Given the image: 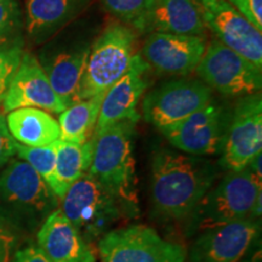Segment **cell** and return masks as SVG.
Wrapping results in <instances>:
<instances>
[{"instance_id": "7", "label": "cell", "mask_w": 262, "mask_h": 262, "mask_svg": "<svg viewBox=\"0 0 262 262\" xmlns=\"http://www.w3.org/2000/svg\"><path fill=\"white\" fill-rule=\"evenodd\" d=\"M98 251L103 262H187L181 244L141 225L110 231L98 241Z\"/></svg>"}, {"instance_id": "16", "label": "cell", "mask_w": 262, "mask_h": 262, "mask_svg": "<svg viewBox=\"0 0 262 262\" xmlns=\"http://www.w3.org/2000/svg\"><path fill=\"white\" fill-rule=\"evenodd\" d=\"M148 68L147 62L136 54L130 70L103 94L94 134L120 122H139L141 116L137 106L147 89Z\"/></svg>"}, {"instance_id": "13", "label": "cell", "mask_w": 262, "mask_h": 262, "mask_svg": "<svg viewBox=\"0 0 262 262\" xmlns=\"http://www.w3.org/2000/svg\"><path fill=\"white\" fill-rule=\"evenodd\" d=\"M206 28L216 40L262 70V34L227 0H198Z\"/></svg>"}, {"instance_id": "18", "label": "cell", "mask_w": 262, "mask_h": 262, "mask_svg": "<svg viewBox=\"0 0 262 262\" xmlns=\"http://www.w3.org/2000/svg\"><path fill=\"white\" fill-rule=\"evenodd\" d=\"M38 248L51 262H96L90 243L79 234L60 208L48 216L37 234Z\"/></svg>"}, {"instance_id": "26", "label": "cell", "mask_w": 262, "mask_h": 262, "mask_svg": "<svg viewBox=\"0 0 262 262\" xmlns=\"http://www.w3.org/2000/svg\"><path fill=\"white\" fill-rule=\"evenodd\" d=\"M111 14L134 28L148 10L152 0H101Z\"/></svg>"}, {"instance_id": "9", "label": "cell", "mask_w": 262, "mask_h": 262, "mask_svg": "<svg viewBox=\"0 0 262 262\" xmlns=\"http://www.w3.org/2000/svg\"><path fill=\"white\" fill-rule=\"evenodd\" d=\"M231 117L219 104L209 102L191 116L160 129L170 145L195 157L221 155Z\"/></svg>"}, {"instance_id": "20", "label": "cell", "mask_w": 262, "mask_h": 262, "mask_svg": "<svg viewBox=\"0 0 262 262\" xmlns=\"http://www.w3.org/2000/svg\"><path fill=\"white\" fill-rule=\"evenodd\" d=\"M90 0H26V27L38 40L50 37L77 17Z\"/></svg>"}, {"instance_id": "27", "label": "cell", "mask_w": 262, "mask_h": 262, "mask_svg": "<svg viewBox=\"0 0 262 262\" xmlns=\"http://www.w3.org/2000/svg\"><path fill=\"white\" fill-rule=\"evenodd\" d=\"M21 27V11L15 0H0V42L12 39Z\"/></svg>"}, {"instance_id": "23", "label": "cell", "mask_w": 262, "mask_h": 262, "mask_svg": "<svg viewBox=\"0 0 262 262\" xmlns=\"http://www.w3.org/2000/svg\"><path fill=\"white\" fill-rule=\"evenodd\" d=\"M103 95L85 98L62 111L58 116L60 140L85 143L93 139Z\"/></svg>"}, {"instance_id": "25", "label": "cell", "mask_w": 262, "mask_h": 262, "mask_svg": "<svg viewBox=\"0 0 262 262\" xmlns=\"http://www.w3.org/2000/svg\"><path fill=\"white\" fill-rule=\"evenodd\" d=\"M21 45L15 41L0 42V104L21 62Z\"/></svg>"}, {"instance_id": "22", "label": "cell", "mask_w": 262, "mask_h": 262, "mask_svg": "<svg viewBox=\"0 0 262 262\" xmlns=\"http://www.w3.org/2000/svg\"><path fill=\"white\" fill-rule=\"evenodd\" d=\"M56 196L63 198L67 189L89 171L93 159L94 140L85 143L68 142L58 139L56 142Z\"/></svg>"}, {"instance_id": "21", "label": "cell", "mask_w": 262, "mask_h": 262, "mask_svg": "<svg viewBox=\"0 0 262 262\" xmlns=\"http://www.w3.org/2000/svg\"><path fill=\"white\" fill-rule=\"evenodd\" d=\"M6 125L16 142L25 146H48L60 139L57 120L47 111L25 107L11 111Z\"/></svg>"}, {"instance_id": "24", "label": "cell", "mask_w": 262, "mask_h": 262, "mask_svg": "<svg viewBox=\"0 0 262 262\" xmlns=\"http://www.w3.org/2000/svg\"><path fill=\"white\" fill-rule=\"evenodd\" d=\"M56 142V141H55ZM48 146H25L16 142L15 150L17 156L26 163H28L37 171L40 178L47 182L56 195V143Z\"/></svg>"}, {"instance_id": "8", "label": "cell", "mask_w": 262, "mask_h": 262, "mask_svg": "<svg viewBox=\"0 0 262 262\" xmlns=\"http://www.w3.org/2000/svg\"><path fill=\"white\" fill-rule=\"evenodd\" d=\"M195 72L205 84L225 95H253L262 86V70L219 40L206 47Z\"/></svg>"}, {"instance_id": "15", "label": "cell", "mask_w": 262, "mask_h": 262, "mask_svg": "<svg viewBox=\"0 0 262 262\" xmlns=\"http://www.w3.org/2000/svg\"><path fill=\"white\" fill-rule=\"evenodd\" d=\"M205 49L203 37L149 33L140 55L156 71L166 74L187 75L195 71Z\"/></svg>"}, {"instance_id": "31", "label": "cell", "mask_w": 262, "mask_h": 262, "mask_svg": "<svg viewBox=\"0 0 262 262\" xmlns=\"http://www.w3.org/2000/svg\"><path fill=\"white\" fill-rule=\"evenodd\" d=\"M12 262H51L38 247H27L15 254Z\"/></svg>"}, {"instance_id": "28", "label": "cell", "mask_w": 262, "mask_h": 262, "mask_svg": "<svg viewBox=\"0 0 262 262\" xmlns=\"http://www.w3.org/2000/svg\"><path fill=\"white\" fill-rule=\"evenodd\" d=\"M239 14L262 32V0H227Z\"/></svg>"}, {"instance_id": "11", "label": "cell", "mask_w": 262, "mask_h": 262, "mask_svg": "<svg viewBox=\"0 0 262 262\" xmlns=\"http://www.w3.org/2000/svg\"><path fill=\"white\" fill-rule=\"evenodd\" d=\"M260 217L206 228L194 235L189 262H241L260 237Z\"/></svg>"}, {"instance_id": "29", "label": "cell", "mask_w": 262, "mask_h": 262, "mask_svg": "<svg viewBox=\"0 0 262 262\" xmlns=\"http://www.w3.org/2000/svg\"><path fill=\"white\" fill-rule=\"evenodd\" d=\"M15 145L16 141L10 134L5 117L0 114V169L6 165L16 153Z\"/></svg>"}, {"instance_id": "10", "label": "cell", "mask_w": 262, "mask_h": 262, "mask_svg": "<svg viewBox=\"0 0 262 262\" xmlns=\"http://www.w3.org/2000/svg\"><path fill=\"white\" fill-rule=\"evenodd\" d=\"M210 101L211 89L202 81L171 80L146 95L143 118L160 130L186 119Z\"/></svg>"}, {"instance_id": "12", "label": "cell", "mask_w": 262, "mask_h": 262, "mask_svg": "<svg viewBox=\"0 0 262 262\" xmlns=\"http://www.w3.org/2000/svg\"><path fill=\"white\" fill-rule=\"evenodd\" d=\"M262 150V100L248 95L235 107L229 122L220 166L228 171L247 168Z\"/></svg>"}, {"instance_id": "1", "label": "cell", "mask_w": 262, "mask_h": 262, "mask_svg": "<svg viewBox=\"0 0 262 262\" xmlns=\"http://www.w3.org/2000/svg\"><path fill=\"white\" fill-rule=\"evenodd\" d=\"M219 178V169L204 157L162 148L152 159L150 196L157 212L186 220Z\"/></svg>"}, {"instance_id": "17", "label": "cell", "mask_w": 262, "mask_h": 262, "mask_svg": "<svg viewBox=\"0 0 262 262\" xmlns=\"http://www.w3.org/2000/svg\"><path fill=\"white\" fill-rule=\"evenodd\" d=\"M135 29L142 33L203 37L206 26L201 5L195 0H152Z\"/></svg>"}, {"instance_id": "30", "label": "cell", "mask_w": 262, "mask_h": 262, "mask_svg": "<svg viewBox=\"0 0 262 262\" xmlns=\"http://www.w3.org/2000/svg\"><path fill=\"white\" fill-rule=\"evenodd\" d=\"M16 238L8 225L0 221V262H12Z\"/></svg>"}, {"instance_id": "2", "label": "cell", "mask_w": 262, "mask_h": 262, "mask_svg": "<svg viewBox=\"0 0 262 262\" xmlns=\"http://www.w3.org/2000/svg\"><path fill=\"white\" fill-rule=\"evenodd\" d=\"M262 176L250 166L228 171L203 195L186 217V232L195 235L203 229L244 219L260 217Z\"/></svg>"}, {"instance_id": "5", "label": "cell", "mask_w": 262, "mask_h": 262, "mask_svg": "<svg viewBox=\"0 0 262 262\" xmlns=\"http://www.w3.org/2000/svg\"><path fill=\"white\" fill-rule=\"evenodd\" d=\"M60 210L88 243L100 241L123 216L116 196L89 172L67 189Z\"/></svg>"}, {"instance_id": "14", "label": "cell", "mask_w": 262, "mask_h": 262, "mask_svg": "<svg viewBox=\"0 0 262 262\" xmlns=\"http://www.w3.org/2000/svg\"><path fill=\"white\" fill-rule=\"evenodd\" d=\"M2 104L6 113L18 108L33 107L60 114L67 108L51 88L42 66L29 52L22 55Z\"/></svg>"}, {"instance_id": "3", "label": "cell", "mask_w": 262, "mask_h": 262, "mask_svg": "<svg viewBox=\"0 0 262 262\" xmlns=\"http://www.w3.org/2000/svg\"><path fill=\"white\" fill-rule=\"evenodd\" d=\"M134 135V122H120L94 134L93 159L88 171L130 212L139 204Z\"/></svg>"}, {"instance_id": "32", "label": "cell", "mask_w": 262, "mask_h": 262, "mask_svg": "<svg viewBox=\"0 0 262 262\" xmlns=\"http://www.w3.org/2000/svg\"><path fill=\"white\" fill-rule=\"evenodd\" d=\"M245 262H261V249L258 248V250L255 251V253L249 257V260Z\"/></svg>"}, {"instance_id": "4", "label": "cell", "mask_w": 262, "mask_h": 262, "mask_svg": "<svg viewBox=\"0 0 262 262\" xmlns=\"http://www.w3.org/2000/svg\"><path fill=\"white\" fill-rule=\"evenodd\" d=\"M58 198L25 160H10L0 175V216L25 231L44 224L58 209Z\"/></svg>"}, {"instance_id": "33", "label": "cell", "mask_w": 262, "mask_h": 262, "mask_svg": "<svg viewBox=\"0 0 262 262\" xmlns=\"http://www.w3.org/2000/svg\"><path fill=\"white\" fill-rule=\"evenodd\" d=\"M195 2H198V0H195Z\"/></svg>"}, {"instance_id": "19", "label": "cell", "mask_w": 262, "mask_h": 262, "mask_svg": "<svg viewBox=\"0 0 262 262\" xmlns=\"http://www.w3.org/2000/svg\"><path fill=\"white\" fill-rule=\"evenodd\" d=\"M89 45L57 52L44 68L51 88L66 107L81 101V81L89 56Z\"/></svg>"}, {"instance_id": "6", "label": "cell", "mask_w": 262, "mask_h": 262, "mask_svg": "<svg viewBox=\"0 0 262 262\" xmlns=\"http://www.w3.org/2000/svg\"><path fill=\"white\" fill-rule=\"evenodd\" d=\"M136 38L130 28L112 24L90 48L81 81V100L103 95L130 70Z\"/></svg>"}]
</instances>
